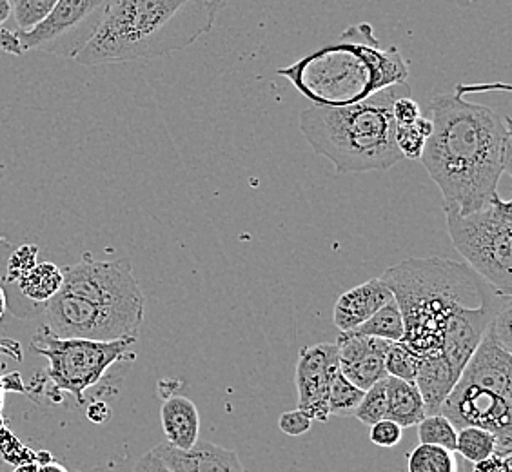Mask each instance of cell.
<instances>
[{"mask_svg":"<svg viewBox=\"0 0 512 472\" xmlns=\"http://www.w3.org/2000/svg\"><path fill=\"white\" fill-rule=\"evenodd\" d=\"M465 88L434 95L425 109L433 122L422 164L445 207L473 213L500 197L498 186L512 160L511 118L465 100Z\"/></svg>","mask_w":512,"mask_h":472,"instance_id":"6da1fadb","label":"cell"},{"mask_svg":"<svg viewBox=\"0 0 512 472\" xmlns=\"http://www.w3.org/2000/svg\"><path fill=\"white\" fill-rule=\"evenodd\" d=\"M226 2L109 0L95 35L73 60L80 66H108L188 50L213 30Z\"/></svg>","mask_w":512,"mask_h":472,"instance_id":"7a4b0ae2","label":"cell"},{"mask_svg":"<svg viewBox=\"0 0 512 472\" xmlns=\"http://www.w3.org/2000/svg\"><path fill=\"white\" fill-rule=\"evenodd\" d=\"M315 106H347L407 86L409 62L396 46L382 48L367 22L349 26L335 44L276 71Z\"/></svg>","mask_w":512,"mask_h":472,"instance_id":"3957f363","label":"cell"},{"mask_svg":"<svg viewBox=\"0 0 512 472\" xmlns=\"http://www.w3.org/2000/svg\"><path fill=\"white\" fill-rule=\"evenodd\" d=\"M404 318V338L422 358L442 349L444 327L454 315L496 300L498 293L465 262L440 256L407 258L382 276Z\"/></svg>","mask_w":512,"mask_h":472,"instance_id":"277c9868","label":"cell"},{"mask_svg":"<svg viewBox=\"0 0 512 472\" xmlns=\"http://www.w3.org/2000/svg\"><path fill=\"white\" fill-rule=\"evenodd\" d=\"M396 97L398 88H389L347 106L313 104L300 113V131L340 175L387 171L404 160L394 142Z\"/></svg>","mask_w":512,"mask_h":472,"instance_id":"5b68a950","label":"cell"},{"mask_svg":"<svg viewBox=\"0 0 512 472\" xmlns=\"http://www.w3.org/2000/svg\"><path fill=\"white\" fill-rule=\"evenodd\" d=\"M447 233L465 264L493 287L498 295L512 296L511 200L494 198L473 213L445 207Z\"/></svg>","mask_w":512,"mask_h":472,"instance_id":"8992f818","label":"cell"},{"mask_svg":"<svg viewBox=\"0 0 512 472\" xmlns=\"http://www.w3.org/2000/svg\"><path fill=\"white\" fill-rule=\"evenodd\" d=\"M137 340L135 336L113 342L60 338L44 325L33 336L31 351L50 362L48 376L53 387L73 394L79 404H84V393L99 384L111 365L135 358L131 347Z\"/></svg>","mask_w":512,"mask_h":472,"instance_id":"52a82bcc","label":"cell"},{"mask_svg":"<svg viewBox=\"0 0 512 472\" xmlns=\"http://www.w3.org/2000/svg\"><path fill=\"white\" fill-rule=\"evenodd\" d=\"M62 275L60 293L77 296L89 304L144 316L146 300L128 258L95 260L86 253L77 264L62 267Z\"/></svg>","mask_w":512,"mask_h":472,"instance_id":"ba28073f","label":"cell"},{"mask_svg":"<svg viewBox=\"0 0 512 472\" xmlns=\"http://www.w3.org/2000/svg\"><path fill=\"white\" fill-rule=\"evenodd\" d=\"M109 0H59L46 19L28 31H15L20 55L57 53L73 59L102 22Z\"/></svg>","mask_w":512,"mask_h":472,"instance_id":"9c48e42d","label":"cell"},{"mask_svg":"<svg viewBox=\"0 0 512 472\" xmlns=\"http://www.w3.org/2000/svg\"><path fill=\"white\" fill-rule=\"evenodd\" d=\"M44 313L46 327L53 335L97 342H113L128 336L138 338L144 322V316L89 304L82 298L60 291L44 305Z\"/></svg>","mask_w":512,"mask_h":472,"instance_id":"30bf717a","label":"cell"},{"mask_svg":"<svg viewBox=\"0 0 512 472\" xmlns=\"http://www.w3.org/2000/svg\"><path fill=\"white\" fill-rule=\"evenodd\" d=\"M440 414L453 423L456 431L463 427H480L493 433L498 440V454H511L512 400L458 380Z\"/></svg>","mask_w":512,"mask_h":472,"instance_id":"8fae6325","label":"cell"},{"mask_svg":"<svg viewBox=\"0 0 512 472\" xmlns=\"http://www.w3.org/2000/svg\"><path fill=\"white\" fill-rule=\"evenodd\" d=\"M338 367L336 344L307 345L300 349L296 360L295 382L298 389V409L313 420L325 423L329 416V384Z\"/></svg>","mask_w":512,"mask_h":472,"instance_id":"7c38bea8","label":"cell"},{"mask_svg":"<svg viewBox=\"0 0 512 472\" xmlns=\"http://www.w3.org/2000/svg\"><path fill=\"white\" fill-rule=\"evenodd\" d=\"M338 347V367L345 378L358 389L367 391L380 380L387 378L385 373V354L391 342L340 333L336 340Z\"/></svg>","mask_w":512,"mask_h":472,"instance_id":"4fadbf2b","label":"cell"},{"mask_svg":"<svg viewBox=\"0 0 512 472\" xmlns=\"http://www.w3.org/2000/svg\"><path fill=\"white\" fill-rule=\"evenodd\" d=\"M511 360L512 351L503 347L487 327L482 342L463 367L458 380L512 400Z\"/></svg>","mask_w":512,"mask_h":472,"instance_id":"5bb4252c","label":"cell"},{"mask_svg":"<svg viewBox=\"0 0 512 472\" xmlns=\"http://www.w3.org/2000/svg\"><path fill=\"white\" fill-rule=\"evenodd\" d=\"M151 451L173 472H246L237 451L211 442H198L189 451L162 442Z\"/></svg>","mask_w":512,"mask_h":472,"instance_id":"9a60e30c","label":"cell"},{"mask_svg":"<svg viewBox=\"0 0 512 472\" xmlns=\"http://www.w3.org/2000/svg\"><path fill=\"white\" fill-rule=\"evenodd\" d=\"M391 300H393V293L380 276L371 278L360 286L351 287L336 300L333 320L338 331L340 333L353 331Z\"/></svg>","mask_w":512,"mask_h":472,"instance_id":"2e32d148","label":"cell"},{"mask_svg":"<svg viewBox=\"0 0 512 472\" xmlns=\"http://www.w3.org/2000/svg\"><path fill=\"white\" fill-rule=\"evenodd\" d=\"M160 422L166 442L180 451L193 449L200 438V414L197 405L186 396H168L160 407Z\"/></svg>","mask_w":512,"mask_h":472,"instance_id":"e0dca14e","label":"cell"},{"mask_svg":"<svg viewBox=\"0 0 512 472\" xmlns=\"http://www.w3.org/2000/svg\"><path fill=\"white\" fill-rule=\"evenodd\" d=\"M460 374L454 371L442 353L429 354L422 358L414 384L424 400L427 416L440 413L447 396L451 394Z\"/></svg>","mask_w":512,"mask_h":472,"instance_id":"ac0fdd59","label":"cell"},{"mask_svg":"<svg viewBox=\"0 0 512 472\" xmlns=\"http://www.w3.org/2000/svg\"><path fill=\"white\" fill-rule=\"evenodd\" d=\"M385 396H387V418L398 423L402 429L416 427L427 416L424 400L414 382H405V380L387 376Z\"/></svg>","mask_w":512,"mask_h":472,"instance_id":"d6986e66","label":"cell"},{"mask_svg":"<svg viewBox=\"0 0 512 472\" xmlns=\"http://www.w3.org/2000/svg\"><path fill=\"white\" fill-rule=\"evenodd\" d=\"M62 267L53 262H39L28 275L15 286L17 295L22 296L26 304H31L37 311L57 295L62 287Z\"/></svg>","mask_w":512,"mask_h":472,"instance_id":"ffe728a7","label":"cell"},{"mask_svg":"<svg viewBox=\"0 0 512 472\" xmlns=\"http://www.w3.org/2000/svg\"><path fill=\"white\" fill-rule=\"evenodd\" d=\"M404 331V318L400 313V307L393 298L382 309H378L369 320H365L364 324L358 325L353 331H347V333L355 336L380 338V340H387L394 344L404 338Z\"/></svg>","mask_w":512,"mask_h":472,"instance_id":"44dd1931","label":"cell"},{"mask_svg":"<svg viewBox=\"0 0 512 472\" xmlns=\"http://www.w3.org/2000/svg\"><path fill=\"white\" fill-rule=\"evenodd\" d=\"M467 462L478 463L498 453V440L493 433L480 427H463L456 434V449Z\"/></svg>","mask_w":512,"mask_h":472,"instance_id":"7402d4cb","label":"cell"},{"mask_svg":"<svg viewBox=\"0 0 512 472\" xmlns=\"http://www.w3.org/2000/svg\"><path fill=\"white\" fill-rule=\"evenodd\" d=\"M364 394L365 391L358 389L355 384H351L340 371V367H336L335 373L331 376V384H329V398H327L329 416H338V418L355 416Z\"/></svg>","mask_w":512,"mask_h":472,"instance_id":"603a6c76","label":"cell"},{"mask_svg":"<svg viewBox=\"0 0 512 472\" xmlns=\"http://www.w3.org/2000/svg\"><path fill=\"white\" fill-rule=\"evenodd\" d=\"M409 472H458V460L451 451L420 443L407 456Z\"/></svg>","mask_w":512,"mask_h":472,"instance_id":"cb8c5ba5","label":"cell"},{"mask_svg":"<svg viewBox=\"0 0 512 472\" xmlns=\"http://www.w3.org/2000/svg\"><path fill=\"white\" fill-rule=\"evenodd\" d=\"M39 253L37 244H22L11 251L4 264V273L0 275V284L4 287V291L8 287L13 289L17 286L20 280L39 264Z\"/></svg>","mask_w":512,"mask_h":472,"instance_id":"d4e9b609","label":"cell"},{"mask_svg":"<svg viewBox=\"0 0 512 472\" xmlns=\"http://www.w3.org/2000/svg\"><path fill=\"white\" fill-rule=\"evenodd\" d=\"M418 429V442L425 445H436L454 453L456 449V427L445 418L444 414H431L425 416L422 422L416 425Z\"/></svg>","mask_w":512,"mask_h":472,"instance_id":"484cf974","label":"cell"},{"mask_svg":"<svg viewBox=\"0 0 512 472\" xmlns=\"http://www.w3.org/2000/svg\"><path fill=\"white\" fill-rule=\"evenodd\" d=\"M422 364V356L404 342H394L385 354V373L398 380L414 382L416 373Z\"/></svg>","mask_w":512,"mask_h":472,"instance_id":"4316f807","label":"cell"},{"mask_svg":"<svg viewBox=\"0 0 512 472\" xmlns=\"http://www.w3.org/2000/svg\"><path fill=\"white\" fill-rule=\"evenodd\" d=\"M355 418H358L364 425H369V427L387 418L385 378L365 391L364 398L356 409Z\"/></svg>","mask_w":512,"mask_h":472,"instance_id":"83f0119b","label":"cell"},{"mask_svg":"<svg viewBox=\"0 0 512 472\" xmlns=\"http://www.w3.org/2000/svg\"><path fill=\"white\" fill-rule=\"evenodd\" d=\"M57 2L59 0H15L11 6L19 30L28 31L35 28L50 15Z\"/></svg>","mask_w":512,"mask_h":472,"instance_id":"f1b7e54d","label":"cell"},{"mask_svg":"<svg viewBox=\"0 0 512 472\" xmlns=\"http://www.w3.org/2000/svg\"><path fill=\"white\" fill-rule=\"evenodd\" d=\"M394 142H396L398 151L402 153V157L409 158V160H420L425 144H427V138L422 137L416 126L411 124V126H396Z\"/></svg>","mask_w":512,"mask_h":472,"instance_id":"f546056e","label":"cell"},{"mask_svg":"<svg viewBox=\"0 0 512 472\" xmlns=\"http://www.w3.org/2000/svg\"><path fill=\"white\" fill-rule=\"evenodd\" d=\"M402 438H404V429L389 418L371 425V431H369L371 443H375L376 447H382V449L396 447L398 443L402 442Z\"/></svg>","mask_w":512,"mask_h":472,"instance_id":"4dcf8cb0","label":"cell"},{"mask_svg":"<svg viewBox=\"0 0 512 472\" xmlns=\"http://www.w3.org/2000/svg\"><path fill=\"white\" fill-rule=\"evenodd\" d=\"M311 427H313V420L300 409L287 411V413L280 414V418H278V429L287 436H302V434L309 433Z\"/></svg>","mask_w":512,"mask_h":472,"instance_id":"1f68e13d","label":"cell"},{"mask_svg":"<svg viewBox=\"0 0 512 472\" xmlns=\"http://www.w3.org/2000/svg\"><path fill=\"white\" fill-rule=\"evenodd\" d=\"M422 108L411 97H396L393 102V118L396 126H411L422 117Z\"/></svg>","mask_w":512,"mask_h":472,"instance_id":"d6a6232c","label":"cell"},{"mask_svg":"<svg viewBox=\"0 0 512 472\" xmlns=\"http://www.w3.org/2000/svg\"><path fill=\"white\" fill-rule=\"evenodd\" d=\"M473 472H512L511 454H493L482 462L474 463Z\"/></svg>","mask_w":512,"mask_h":472,"instance_id":"836d02e7","label":"cell"},{"mask_svg":"<svg viewBox=\"0 0 512 472\" xmlns=\"http://www.w3.org/2000/svg\"><path fill=\"white\" fill-rule=\"evenodd\" d=\"M133 472H173L168 469L162 460L158 458L157 454L153 451L144 454L137 463H135V469Z\"/></svg>","mask_w":512,"mask_h":472,"instance_id":"e575fe53","label":"cell"},{"mask_svg":"<svg viewBox=\"0 0 512 472\" xmlns=\"http://www.w3.org/2000/svg\"><path fill=\"white\" fill-rule=\"evenodd\" d=\"M0 50L8 55H17L20 57L19 40L15 37V31L0 30Z\"/></svg>","mask_w":512,"mask_h":472,"instance_id":"d590c367","label":"cell"},{"mask_svg":"<svg viewBox=\"0 0 512 472\" xmlns=\"http://www.w3.org/2000/svg\"><path fill=\"white\" fill-rule=\"evenodd\" d=\"M109 416H111V409H109V405L106 402H93L88 407V418L91 422H108Z\"/></svg>","mask_w":512,"mask_h":472,"instance_id":"8d00e7d4","label":"cell"},{"mask_svg":"<svg viewBox=\"0 0 512 472\" xmlns=\"http://www.w3.org/2000/svg\"><path fill=\"white\" fill-rule=\"evenodd\" d=\"M11 13H13V6L10 0H0V26L10 19Z\"/></svg>","mask_w":512,"mask_h":472,"instance_id":"74e56055","label":"cell"},{"mask_svg":"<svg viewBox=\"0 0 512 472\" xmlns=\"http://www.w3.org/2000/svg\"><path fill=\"white\" fill-rule=\"evenodd\" d=\"M37 472H68L64 467H60L57 463H48V465H44V467H39Z\"/></svg>","mask_w":512,"mask_h":472,"instance_id":"f35d334b","label":"cell"},{"mask_svg":"<svg viewBox=\"0 0 512 472\" xmlns=\"http://www.w3.org/2000/svg\"><path fill=\"white\" fill-rule=\"evenodd\" d=\"M6 307H8V298H6V291H4V287L0 284V318L4 316Z\"/></svg>","mask_w":512,"mask_h":472,"instance_id":"ab89813d","label":"cell"},{"mask_svg":"<svg viewBox=\"0 0 512 472\" xmlns=\"http://www.w3.org/2000/svg\"><path fill=\"white\" fill-rule=\"evenodd\" d=\"M0 404H2V382H0Z\"/></svg>","mask_w":512,"mask_h":472,"instance_id":"60d3db41","label":"cell"}]
</instances>
